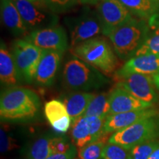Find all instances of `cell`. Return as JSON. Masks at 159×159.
I'll return each mask as SVG.
<instances>
[{
  "label": "cell",
  "mask_w": 159,
  "mask_h": 159,
  "mask_svg": "<svg viewBox=\"0 0 159 159\" xmlns=\"http://www.w3.org/2000/svg\"><path fill=\"white\" fill-rule=\"evenodd\" d=\"M41 101L29 89L12 86L2 93L0 116L5 122H23L34 119L39 113Z\"/></svg>",
  "instance_id": "1"
},
{
  "label": "cell",
  "mask_w": 159,
  "mask_h": 159,
  "mask_svg": "<svg viewBox=\"0 0 159 159\" xmlns=\"http://www.w3.org/2000/svg\"><path fill=\"white\" fill-rule=\"evenodd\" d=\"M105 75L74 54L66 61L63 69V83L75 91L87 92L105 86L109 83Z\"/></svg>",
  "instance_id": "2"
},
{
  "label": "cell",
  "mask_w": 159,
  "mask_h": 159,
  "mask_svg": "<svg viewBox=\"0 0 159 159\" xmlns=\"http://www.w3.org/2000/svg\"><path fill=\"white\" fill-rule=\"evenodd\" d=\"M149 30L148 20L132 17L119 26L108 38L117 57L129 60L142 47Z\"/></svg>",
  "instance_id": "3"
},
{
  "label": "cell",
  "mask_w": 159,
  "mask_h": 159,
  "mask_svg": "<svg viewBox=\"0 0 159 159\" xmlns=\"http://www.w3.org/2000/svg\"><path fill=\"white\" fill-rule=\"evenodd\" d=\"M72 52L105 75L114 73L118 64L114 48L102 38L95 37L79 43L72 47Z\"/></svg>",
  "instance_id": "4"
},
{
  "label": "cell",
  "mask_w": 159,
  "mask_h": 159,
  "mask_svg": "<svg viewBox=\"0 0 159 159\" xmlns=\"http://www.w3.org/2000/svg\"><path fill=\"white\" fill-rule=\"evenodd\" d=\"M158 136L159 118L156 116L142 119L114 133L108 139V143L119 145L130 150L141 143L155 140Z\"/></svg>",
  "instance_id": "5"
},
{
  "label": "cell",
  "mask_w": 159,
  "mask_h": 159,
  "mask_svg": "<svg viewBox=\"0 0 159 159\" xmlns=\"http://www.w3.org/2000/svg\"><path fill=\"white\" fill-rule=\"evenodd\" d=\"M19 10L27 31H34L58 25L57 14L43 2L30 0H13Z\"/></svg>",
  "instance_id": "6"
},
{
  "label": "cell",
  "mask_w": 159,
  "mask_h": 159,
  "mask_svg": "<svg viewBox=\"0 0 159 159\" xmlns=\"http://www.w3.org/2000/svg\"><path fill=\"white\" fill-rule=\"evenodd\" d=\"M43 50L25 39H18L12 46V55L14 58L20 80L31 83L35 80L37 68Z\"/></svg>",
  "instance_id": "7"
},
{
  "label": "cell",
  "mask_w": 159,
  "mask_h": 159,
  "mask_svg": "<svg viewBox=\"0 0 159 159\" xmlns=\"http://www.w3.org/2000/svg\"><path fill=\"white\" fill-rule=\"evenodd\" d=\"M66 25L69 30V43L71 47L102 34V27L97 11H88L82 14L69 18Z\"/></svg>",
  "instance_id": "8"
},
{
  "label": "cell",
  "mask_w": 159,
  "mask_h": 159,
  "mask_svg": "<svg viewBox=\"0 0 159 159\" xmlns=\"http://www.w3.org/2000/svg\"><path fill=\"white\" fill-rule=\"evenodd\" d=\"M97 13L102 27V34L108 37L133 17L119 0H102L97 4Z\"/></svg>",
  "instance_id": "9"
},
{
  "label": "cell",
  "mask_w": 159,
  "mask_h": 159,
  "mask_svg": "<svg viewBox=\"0 0 159 159\" xmlns=\"http://www.w3.org/2000/svg\"><path fill=\"white\" fill-rule=\"evenodd\" d=\"M24 39L42 49L64 52L69 49V39L65 29L61 26L47 27L30 32Z\"/></svg>",
  "instance_id": "10"
},
{
  "label": "cell",
  "mask_w": 159,
  "mask_h": 159,
  "mask_svg": "<svg viewBox=\"0 0 159 159\" xmlns=\"http://www.w3.org/2000/svg\"><path fill=\"white\" fill-rule=\"evenodd\" d=\"M152 77L150 75L134 73L119 80L116 87L122 88L144 102H158V97L153 87Z\"/></svg>",
  "instance_id": "11"
},
{
  "label": "cell",
  "mask_w": 159,
  "mask_h": 159,
  "mask_svg": "<svg viewBox=\"0 0 159 159\" xmlns=\"http://www.w3.org/2000/svg\"><path fill=\"white\" fill-rule=\"evenodd\" d=\"M159 72V55L146 54L135 56L128 60L126 63L115 72L118 80L134 73L150 76Z\"/></svg>",
  "instance_id": "12"
},
{
  "label": "cell",
  "mask_w": 159,
  "mask_h": 159,
  "mask_svg": "<svg viewBox=\"0 0 159 159\" xmlns=\"http://www.w3.org/2000/svg\"><path fill=\"white\" fill-rule=\"evenodd\" d=\"M110 115L149 109L152 104L141 100L128 91L116 87L109 93Z\"/></svg>",
  "instance_id": "13"
},
{
  "label": "cell",
  "mask_w": 159,
  "mask_h": 159,
  "mask_svg": "<svg viewBox=\"0 0 159 159\" xmlns=\"http://www.w3.org/2000/svg\"><path fill=\"white\" fill-rule=\"evenodd\" d=\"M63 53L59 51L43 50L35 77L34 81L37 85L41 86L52 85L61 64Z\"/></svg>",
  "instance_id": "14"
},
{
  "label": "cell",
  "mask_w": 159,
  "mask_h": 159,
  "mask_svg": "<svg viewBox=\"0 0 159 159\" xmlns=\"http://www.w3.org/2000/svg\"><path fill=\"white\" fill-rule=\"evenodd\" d=\"M158 111L154 109H144V110L130 111V112L120 113L111 114L108 116L105 122V133L111 134L123 130L134 123L142 119L150 118L158 115Z\"/></svg>",
  "instance_id": "15"
},
{
  "label": "cell",
  "mask_w": 159,
  "mask_h": 159,
  "mask_svg": "<svg viewBox=\"0 0 159 159\" xmlns=\"http://www.w3.org/2000/svg\"><path fill=\"white\" fill-rule=\"evenodd\" d=\"M44 114L52 128L59 133L65 134L71 126V119L64 102L59 99H52L45 104Z\"/></svg>",
  "instance_id": "16"
},
{
  "label": "cell",
  "mask_w": 159,
  "mask_h": 159,
  "mask_svg": "<svg viewBox=\"0 0 159 159\" xmlns=\"http://www.w3.org/2000/svg\"><path fill=\"white\" fill-rule=\"evenodd\" d=\"M1 16L4 25L14 35L27 33V29L13 0H1Z\"/></svg>",
  "instance_id": "17"
},
{
  "label": "cell",
  "mask_w": 159,
  "mask_h": 159,
  "mask_svg": "<svg viewBox=\"0 0 159 159\" xmlns=\"http://www.w3.org/2000/svg\"><path fill=\"white\" fill-rule=\"evenodd\" d=\"M0 80L2 84L9 87L15 86L20 80L13 55L3 41L0 47Z\"/></svg>",
  "instance_id": "18"
},
{
  "label": "cell",
  "mask_w": 159,
  "mask_h": 159,
  "mask_svg": "<svg viewBox=\"0 0 159 159\" xmlns=\"http://www.w3.org/2000/svg\"><path fill=\"white\" fill-rule=\"evenodd\" d=\"M94 96L93 93L79 91L69 95L64 99L63 102L72 122L84 115L89 102Z\"/></svg>",
  "instance_id": "19"
},
{
  "label": "cell",
  "mask_w": 159,
  "mask_h": 159,
  "mask_svg": "<svg viewBox=\"0 0 159 159\" xmlns=\"http://www.w3.org/2000/svg\"><path fill=\"white\" fill-rule=\"evenodd\" d=\"M148 35L134 57L146 54L159 55V15L158 13L148 19Z\"/></svg>",
  "instance_id": "20"
},
{
  "label": "cell",
  "mask_w": 159,
  "mask_h": 159,
  "mask_svg": "<svg viewBox=\"0 0 159 159\" xmlns=\"http://www.w3.org/2000/svg\"><path fill=\"white\" fill-rule=\"evenodd\" d=\"M132 15L149 19L159 11L158 0H119Z\"/></svg>",
  "instance_id": "21"
},
{
  "label": "cell",
  "mask_w": 159,
  "mask_h": 159,
  "mask_svg": "<svg viewBox=\"0 0 159 159\" xmlns=\"http://www.w3.org/2000/svg\"><path fill=\"white\" fill-rule=\"evenodd\" d=\"M110 116V103H109V94L102 92L95 95L91 100L85 111L84 117L97 116L106 119Z\"/></svg>",
  "instance_id": "22"
},
{
  "label": "cell",
  "mask_w": 159,
  "mask_h": 159,
  "mask_svg": "<svg viewBox=\"0 0 159 159\" xmlns=\"http://www.w3.org/2000/svg\"><path fill=\"white\" fill-rule=\"evenodd\" d=\"M72 122L71 134L75 146L81 149L91 143V136L86 118L83 116Z\"/></svg>",
  "instance_id": "23"
},
{
  "label": "cell",
  "mask_w": 159,
  "mask_h": 159,
  "mask_svg": "<svg viewBox=\"0 0 159 159\" xmlns=\"http://www.w3.org/2000/svg\"><path fill=\"white\" fill-rule=\"evenodd\" d=\"M52 136L38 139L30 145L27 152V159H47L52 154L50 142Z\"/></svg>",
  "instance_id": "24"
},
{
  "label": "cell",
  "mask_w": 159,
  "mask_h": 159,
  "mask_svg": "<svg viewBox=\"0 0 159 159\" xmlns=\"http://www.w3.org/2000/svg\"><path fill=\"white\" fill-rule=\"evenodd\" d=\"M106 144V136H102V138L94 142L81 148L79 151L80 159H102V155L103 150Z\"/></svg>",
  "instance_id": "25"
},
{
  "label": "cell",
  "mask_w": 159,
  "mask_h": 159,
  "mask_svg": "<svg viewBox=\"0 0 159 159\" xmlns=\"http://www.w3.org/2000/svg\"><path fill=\"white\" fill-rule=\"evenodd\" d=\"M159 147V142L150 140L137 144L129 150L130 159H148L152 152Z\"/></svg>",
  "instance_id": "26"
},
{
  "label": "cell",
  "mask_w": 159,
  "mask_h": 159,
  "mask_svg": "<svg viewBox=\"0 0 159 159\" xmlns=\"http://www.w3.org/2000/svg\"><path fill=\"white\" fill-rule=\"evenodd\" d=\"M88 122L89 130L91 136V142H94L104 136L105 133V122L106 119L99 118L97 116L85 117Z\"/></svg>",
  "instance_id": "27"
},
{
  "label": "cell",
  "mask_w": 159,
  "mask_h": 159,
  "mask_svg": "<svg viewBox=\"0 0 159 159\" xmlns=\"http://www.w3.org/2000/svg\"><path fill=\"white\" fill-rule=\"evenodd\" d=\"M56 14L68 12L80 3L79 0H41Z\"/></svg>",
  "instance_id": "28"
},
{
  "label": "cell",
  "mask_w": 159,
  "mask_h": 159,
  "mask_svg": "<svg viewBox=\"0 0 159 159\" xmlns=\"http://www.w3.org/2000/svg\"><path fill=\"white\" fill-rule=\"evenodd\" d=\"M102 159H130L129 150L115 144H105Z\"/></svg>",
  "instance_id": "29"
},
{
  "label": "cell",
  "mask_w": 159,
  "mask_h": 159,
  "mask_svg": "<svg viewBox=\"0 0 159 159\" xmlns=\"http://www.w3.org/2000/svg\"><path fill=\"white\" fill-rule=\"evenodd\" d=\"M50 146L52 154H56L65 153L68 152L74 147V145L71 144L67 136H57L55 137L52 136Z\"/></svg>",
  "instance_id": "30"
},
{
  "label": "cell",
  "mask_w": 159,
  "mask_h": 159,
  "mask_svg": "<svg viewBox=\"0 0 159 159\" xmlns=\"http://www.w3.org/2000/svg\"><path fill=\"white\" fill-rule=\"evenodd\" d=\"M0 137H1V152H6L11 150L14 147L13 140L9 134H7L5 129L2 128L0 130Z\"/></svg>",
  "instance_id": "31"
},
{
  "label": "cell",
  "mask_w": 159,
  "mask_h": 159,
  "mask_svg": "<svg viewBox=\"0 0 159 159\" xmlns=\"http://www.w3.org/2000/svg\"><path fill=\"white\" fill-rule=\"evenodd\" d=\"M77 155V148L74 146L65 153L52 154L47 159H75Z\"/></svg>",
  "instance_id": "32"
},
{
  "label": "cell",
  "mask_w": 159,
  "mask_h": 159,
  "mask_svg": "<svg viewBox=\"0 0 159 159\" xmlns=\"http://www.w3.org/2000/svg\"><path fill=\"white\" fill-rule=\"evenodd\" d=\"M80 3L83 4V5H97V4L100 2L102 0H79Z\"/></svg>",
  "instance_id": "33"
},
{
  "label": "cell",
  "mask_w": 159,
  "mask_h": 159,
  "mask_svg": "<svg viewBox=\"0 0 159 159\" xmlns=\"http://www.w3.org/2000/svg\"><path fill=\"white\" fill-rule=\"evenodd\" d=\"M148 159H159V147L152 152Z\"/></svg>",
  "instance_id": "34"
},
{
  "label": "cell",
  "mask_w": 159,
  "mask_h": 159,
  "mask_svg": "<svg viewBox=\"0 0 159 159\" xmlns=\"http://www.w3.org/2000/svg\"><path fill=\"white\" fill-rule=\"evenodd\" d=\"M152 80H153L154 85L159 89V72L158 74L152 76Z\"/></svg>",
  "instance_id": "35"
},
{
  "label": "cell",
  "mask_w": 159,
  "mask_h": 159,
  "mask_svg": "<svg viewBox=\"0 0 159 159\" xmlns=\"http://www.w3.org/2000/svg\"><path fill=\"white\" fill-rule=\"evenodd\" d=\"M30 1H33V2H34V1H39V0H30Z\"/></svg>",
  "instance_id": "36"
}]
</instances>
